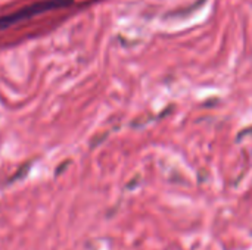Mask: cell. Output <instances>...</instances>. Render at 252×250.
Listing matches in <instances>:
<instances>
[{"label":"cell","instance_id":"1","mask_svg":"<svg viewBox=\"0 0 252 250\" xmlns=\"http://www.w3.org/2000/svg\"><path fill=\"white\" fill-rule=\"evenodd\" d=\"M71 3H72V0H40V1L32 3L30 6H25L19 10H15L12 13L4 15V16H0V29H4L10 25H15L21 21L30 19L35 15H41L44 12L66 7Z\"/></svg>","mask_w":252,"mask_h":250}]
</instances>
